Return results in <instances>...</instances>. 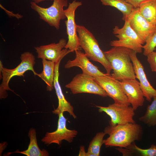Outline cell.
<instances>
[{
    "label": "cell",
    "instance_id": "obj_14",
    "mask_svg": "<svg viewBox=\"0 0 156 156\" xmlns=\"http://www.w3.org/2000/svg\"><path fill=\"white\" fill-rule=\"evenodd\" d=\"M137 53L131 50L130 56L132 61L136 78L139 81L141 88L144 96L150 102L152 98L156 96V90L151 86L147 79L143 66L138 59Z\"/></svg>",
    "mask_w": 156,
    "mask_h": 156
},
{
    "label": "cell",
    "instance_id": "obj_16",
    "mask_svg": "<svg viewBox=\"0 0 156 156\" xmlns=\"http://www.w3.org/2000/svg\"><path fill=\"white\" fill-rule=\"evenodd\" d=\"M75 52V58L73 60H69L67 62L64 66L65 68L79 67L82 70V73L94 77L109 75L100 71L97 66L90 61L85 53L81 50H77Z\"/></svg>",
    "mask_w": 156,
    "mask_h": 156
},
{
    "label": "cell",
    "instance_id": "obj_11",
    "mask_svg": "<svg viewBox=\"0 0 156 156\" xmlns=\"http://www.w3.org/2000/svg\"><path fill=\"white\" fill-rule=\"evenodd\" d=\"M94 78L106 92L107 96L112 98L115 103L130 105L122 88L120 81L113 78L111 74Z\"/></svg>",
    "mask_w": 156,
    "mask_h": 156
},
{
    "label": "cell",
    "instance_id": "obj_15",
    "mask_svg": "<svg viewBox=\"0 0 156 156\" xmlns=\"http://www.w3.org/2000/svg\"><path fill=\"white\" fill-rule=\"evenodd\" d=\"M120 82L129 102L134 109L135 110L142 106L144 102V96L139 82L136 79H124Z\"/></svg>",
    "mask_w": 156,
    "mask_h": 156
},
{
    "label": "cell",
    "instance_id": "obj_1",
    "mask_svg": "<svg viewBox=\"0 0 156 156\" xmlns=\"http://www.w3.org/2000/svg\"><path fill=\"white\" fill-rule=\"evenodd\" d=\"M104 132L109 135L104 140L103 144L106 146L127 148L135 141L140 139L143 130L142 127L136 123H128L114 127L109 126Z\"/></svg>",
    "mask_w": 156,
    "mask_h": 156
},
{
    "label": "cell",
    "instance_id": "obj_17",
    "mask_svg": "<svg viewBox=\"0 0 156 156\" xmlns=\"http://www.w3.org/2000/svg\"><path fill=\"white\" fill-rule=\"evenodd\" d=\"M62 59H60L55 63L53 85L58 98V105L57 108L54 109L52 112L54 114L58 115L61 113L66 112L75 119L77 116L74 112L73 107L65 99L59 81V66Z\"/></svg>",
    "mask_w": 156,
    "mask_h": 156
},
{
    "label": "cell",
    "instance_id": "obj_20",
    "mask_svg": "<svg viewBox=\"0 0 156 156\" xmlns=\"http://www.w3.org/2000/svg\"><path fill=\"white\" fill-rule=\"evenodd\" d=\"M140 14L148 22L156 25V0H149L138 8Z\"/></svg>",
    "mask_w": 156,
    "mask_h": 156
},
{
    "label": "cell",
    "instance_id": "obj_25",
    "mask_svg": "<svg viewBox=\"0 0 156 156\" xmlns=\"http://www.w3.org/2000/svg\"><path fill=\"white\" fill-rule=\"evenodd\" d=\"M145 44L143 46V55L146 56L154 51L156 47V29L146 40Z\"/></svg>",
    "mask_w": 156,
    "mask_h": 156
},
{
    "label": "cell",
    "instance_id": "obj_7",
    "mask_svg": "<svg viewBox=\"0 0 156 156\" xmlns=\"http://www.w3.org/2000/svg\"><path fill=\"white\" fill-rule=\"evenodd\" d=\"M73 94L88 93L103 97L107 96L105 91L96 81L94 77L82 73L76 75L65 86Z\"/></svg>",
    "mask_w": 156,
    "mask_h": 156
},
{
    "label": "cell",
    "instance_id": "obj_19",
    "mask_svg": "<svg viewBox=\"0 0 156 156\" xmlns=\"http://www.w3.org/2000/svg\"><path fill=\"white\" fill-rule=\"evenodd\" d=\"M43 70L37 76L40 78L47 84V90L51 91L54 88L55 63L45 59H42Z\"/></svg>",
    "mask_w": 156,
    "mask_h": 156
},
{
    "label": "cell",
    "instance_id": "obj_26",
    "mask_svg": "<svg viewBox=\"0 0 156 156\" xmlns=\"http://www.w3.org/2000/svg\"><path fill=\"white\" fill-rule=\"evenodd\" d=\"M146 56L152 71L156 72V51L150 53Z\"/></svg>",
    "mask_w": 156,
    "mask_h": 156
},
{
    "label": "cell",
    "instance_id": "obj_22",
    "mask_svg": "<svg viewBox=\"0 0 156 156\" xmlns=\"http://www.w3.org/2000/svg\"><path fill=\"white\" fill-rule=\"evenodd\" d=\"M151 103L147 106L146 112L139 120L149 127L156 125V96L153 97Z\"/></svg>",
    "mask_w": 156,
    "mask_h": 156
},
{
    "label": "cell",
    "instance_id": "obj_6",
    "mask_svg": "<svg viewBox=\"0 0 156 156\" xmlns=\"http://www.w3.org/2000/svg\"><path fill=\"white\" fill-rule=\"evenodd\" d=\"M113 33L118 39L111 41L110 42L111 46L127 48L137 53L142 52V45L145 42L131 27L127 21H125L122 28H120L117 26H115L113 29Z\"/></svg>",
    "mask_w": 156,
    "mask_h": 156
},
{
    "label": "cell",
    "instance_id": "obj_28",
    "mask_svg": "<svg viewBox=\"0 0 156 156\" xmlns=\"http://www.w3.org/2000/svg\"><path fill=\"white\" fill-rule=\"evenodd\" d=\"M0 7L10 17H15L18 19L21 18L23 17V16L18 14H15L11 11H9L5 9L1 4L0 5Z\"/></svg>",
    "mask_w": 156,
    "mask_h": 156
},
{
    "label": "cell",
    "instance_id": "obj_5",
    "mask_svg": "<svg viewBox=\"0 0 156 156\" xmlns=\"http://www.w3.org/2000/svg\"><path fill=\"white\" fill-rule=\"evenodd\" d=\"M52 0V5L47 8L40 7L32 1L30 6L38 13L41 19L58 30L60 21L66 18L64 8L68 5V2L67 0Z\"/></svg>",
    "mask_w": 156,
    "mask_h": 156
},
{
    "label": "cell",
    "instance_id": "obj_13",
    "mask_svg": "<svg viewBox=\"0 0 156 156\" xmlns=\"http://www.w3.org/2000/svg\"><path fill=\"white\" fill-rule=\"evenodd\" d=\"M125 20L128 21L131 27L145 43L156 29V25L148 22L140 14L138 8H134Z\"/></svg>",
    "mask_w": 156,
    "mask_h": 156
},
{
    "label": "cell",
    "instance_id": "obj_23",
    "mask_svg": "<svg viewBox=\"0 0 156 156\" xmlns=\"http://www.w3.org/2000/svg\"><path fill=\"white\" fill-rule=\"evenodd\" d=\"M106 134L102 131L97 133L90 142L87 152L94 156L100 155V151L102 145L103 144V138Z\"/></svg>",
    "mask_w": 156,
    "mask_h": 156
},
{
    "label": "cell",
    "instance_id": "obj_24",
    "mask_svg": "<svg viewBox=\"0 0 156 156\" xmlns=\"http://www.w3.org/2000/svg\"><path fill=\"white\" fill-rule=\"evenodd\" d=\"M134 143L129 147L130 153L135 152L142 156H156V145H152L148 148H141L137 146Z\"/></svg>",
    "mask_w": 156,
    "mask_h": 156
},
{
    "label": "cell",
    "instance_id": "obj_2",
    "mask_svg": "<svg viewBox=\"0 0 156 156\" xmlns=\"http://www.w3.org/2000/svg\"><path fill=\"white\" fill-rule=\"evenodd\" d=\"M131 49L123 47H114L104 51L111 66L112 77L119 81L136 79L132 61L130 56Z\"/></svg>",
    "mask_w": 156,
    "mask_h": 156
},
{
    "label": "cell",
    "instance_id": "obj_10",
    "mask_svg": "<svg viewBox=\"0 0 156 156\" xmlns=\"http://www.w3.org/2000/svg\"><path fill=\"white\" fill-rule=\"evenodd\" d=\"M57 127L55 131L46 133L41 141L44 144L49 145L55 143L60 145L63 140L69 143L72 142L78 134V131L75 129L70 130L66 127V119L61 113L58 115Z\"/></svg>",
    "mask_w": 156,
    "mask_h": 156
},
{
    "label": "cell",
    "instance_id": "obj_12",
    "mask_svg": "<svg viewBox=\"0 0 156 156\" xmlns=\"http://www.w3.org/2000/svg\"><path fill=\"white\" fill-rule=\"evenodd\" d=\"M67 42L65 39L62 38L57 43H53L35 47L38 58L56 62L69 53L72 52L68 49H63L65 48Z\"/></svg>",
    "mask_w": 156,
    "mask_h": 156
},
{
    "label": "cell",
    "instance_id": "obj_30",
    "mask_svg": "<svg viewBox=\"0 0 156 156\" xmlns=\"http://www.w3.org/2000/svg\"><path fill=\"white\" fill-rule=\"evenodd\" d=\"M32 1L35 2V3L38 4L39 3L42 2V1H47V0H31Z\"/></svg>",
    "mask_w": 156,
    "mask_h": 156
},
{
    "label": "cell",
    "instance_id": "obj_29",
    "mask_svg": "<svg viewBox=\"0 0 156 156\" xmlns=\"http://www.w3.org/2000/svg\"><path fill=\"white\" fill-rule=\"evenodd\" d=\"M79 156H94L92 154L88 153V152H86L84 147L83 146H81L80 147Z\"/></svg>",
    "mask_w": 156,
    "mask_h": 156
},
{
    "label": "cell",
    "instance_id": "obj_4",
    "mask_svg": "<svg viewBox=\"0 0 156 156\" xmlns=\"http://www.w3.org/2000/svg\"><path fill=\"white\" fill-rule=\"evenodd\" d=\"M21 61L19 65L12 69L4 67L1 61L0 62V72L2 75V83L0 85V98L6 97L7 91H13L10 88L9 83L11 79L15 76L24 77L25 73L28 70H31L35 76L38 73L35 71L34 66L35 63L34 55L29 52H25L22 53L20 57Z\"/></svg>",
    "mask_w": 156,
    "mask_h": 156
},
{
    "label": "cell",
    "instance_id": "obj_9",
    "mask_svg": "<svg viewBox=\"0 0 156 156\" xmlns=\"http://www.w3.org/2000/svg\"><path fill=\"white\" fill-rule=\"evenodd\" d=\"M82 5L81 1L76 0L69 3L67 8L64 10L67 20L65 21L68 40L65 48L68 49L72 52L81 50L77 32V26L75 21V12L77 8Z\"/></svg>",
    "mask_w": 156,
    "mask_h": 156
},
{
    "label": "cell",
    "instance_id": "obj_3",
    "mask_svg": "<svg viewBox=\"0 0 156 156\" xmlns=\"http://www.w3.org/2000/svg\"><path fill=\"white\" fill-rule=\"evenodd\" d=\"M77 29L80 45L85 54L90 60L101 64L106 74L110 75L111 66L93 34L83 25H77Z\"/></svg>",
    "mask_w": 156,
    "mask_h": 156
},
{
    "label": "cell",
    "instance_id": "obj_18",
    "mask_svg": "<svg viewBox=\"0 0 156 156\" xmlns=\"http://www.w3.org/2000/svg\"><path fill=\"white\" fill-rule=\"evenodd\" d=\"M28 136L30 138V142L27 149L22 151H16L9 153V155L14 153H21L27 156H48L49 154L46 150H41L39 148L37 142L36 130L31 128L28 133Z\"/></svg>",
    "mask_w": 156,
    "mask_h": 156
},
{
    "label": "cell",
    "instance_id": "obj_27",
    "mask_svg": "<svg viewBox=\"0 0 156 156\" xmlns=\"http://www.w3.org/2000/svg\"><path fill=\"white\" fill-rule=\"evenodd\" d=\"M132 5L134 8H139L142 3L149 0H125Z\"/></svg>",
    "mask_w": 156,
    "mask_h": 156
},
{
    "label": "cell",
    "instance_id": "obj_8",
    "mask_svg": "<svg viewBox=\"0 0 156 156\" xmlns=\"http://www.w3.org/2000/svg\"><path fill=\"white\" fill-rule=\"evenodd\" d=\"M130 105L114 103L107 107L96 105V107L98 108L99 112H104L110 116L109 126L114 127L118 125L136 123L133 119L135 110Z\"/></svg>",
    "mask_w": 156,
    "mask_h": 156
},
{
    "label": "cell",
    "instance_id": "obj_21",
    "mask_svg": "<svg viewBox=\"0 0 156 156\" xmlns=\"http://www.w3.org/2000/svg\"><path fill=\"white\" fill-rule=\"evenodd\" d=\"M105 6L114 7L122 14V19L125 21L134 8L133 6L125 0H100Z\"/></svg>",
    "mask_w": 156,
    "mask_h": 156
}]
</instances>
